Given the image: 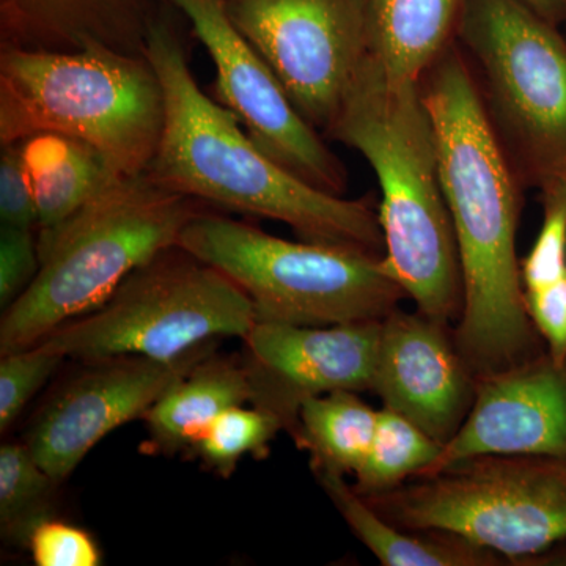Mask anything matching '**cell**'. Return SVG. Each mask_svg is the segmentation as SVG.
<instances>
[{
	"instance_id": "3957f363",
	"label": "cell",
	"mask_w": 566,
	"mask_h": 566,
	"mask_svg": "<svg viewBox=\"0 0 566 566\" xmlns=\"http://www.w3.org/2000/svg\"><path fill=\"white\" fill-rule=\"evenodd\" d=\"M327 134L378 177L387 273L419 314L449 326L460 318L463 279L420 82L392 80L371 52Z\"/></svg>"
},
{
	"instance_id": "e0dca14e",
	"label": "cell",
	"mask_w": 566,
	"mask_h": 566,
	"mask_svg": "<svg viewBox=\"0 0 566 566\" xmlns=\"http://www.w3.org/2000/svg\"><path fill=\"white\" fill-rule=\"evenodd\" d=\"M356 538L385 566H501L506 558L453 534L441 531H406L395 526L368 504L345 475L315 472Z\"/></svg>"
},
{
	"instance_id": "8992f818",
	"label": "cell",
	"mask_w": 566,
	"mask_h": 566,
	"mask_svg": "<svg viewBox=\"0 0 566 566\" xmlns=\"http://www.w3.org/2000/svg\"><path fill=\"white\" fill-rule=\"evenodd\" d=\"M178 248L232 279L256 322L333 326L382 322L406 296L382 256L342 245L282 240L249 223L199 214Z\"/></svg>"
},
{
	"instance_id": "7a4b0ae2",
	"label": "cell",
	"mask_w": 566,
	"mask_h": 566,
	"mask_svg": "<svg viewBox=\"0 0 566 566\" xmlns=\"http://www.w3.org/2000/svg\"><path fill=\"white\" fill-rule=\"evenodd\" d=\"M145 57L161 81L166 104L148 177L193 200L286 223L308 243L385 256L378 212L364 200L316 188L263 151L241 132L232 111L205 95L180 41L163 22H153Z\"/></svg>"
},
{
	"instance_id": "f546056e",
	"label": "cell",
	"mask_w": 566,
	"mask_h": 566,
	"mask_svg": "<svg viewBox=\"0 0 566 566\" xmlns=\"http://www.w3.org/2000/svg\"><path fill=\"white\" fill-rule=\"evenodd\" d=\"M527 314L546 352L557 363L566 360V274L549 285L528 290Z\"/></svg>"
},
{
	"instance_id": "83f0119b",
	"label": "cell",
	"mask_w": 566,
	"mask_h": 566,
	"mask_svg": "<svg viewBox=\"0 0 566 566\" xmlns=\"http://www.w3.org/2000/svg\"><path fill=\"white\" fill-rule=\"evenodd\" d=\"M40 270L33 229L0 227V307L9 308L29 289Z\"/></svg>"
},
{
	"instance_id": "44dd1931",
	"label": "cell",
	"mask_w": 566,
	"mask_h": 566,
	"mask_svg": "<svg viewBox=\"0 0 566 566\" xmlns=\"http://www.w3.org/2000/svg\"><path fill=\"white\" fill-rule=\"evenodd\" d=\"M378 411L357 392L338 390L301 406L294 441L311 455L312 471L356 474L374 441Z\"/></svg>"
},
{
	"instance_id": "2e32d148",
	"label": "cell",
	"mask_w": 566,
	"mask_h": 566,
	"mask_svg": "<svg viewBox=\"0 0 566 566\" xmlns=\"http://www.w3.org/2000/svg\"><path fill=\"white\" fill-rule=\"evenodd\" d=\"M155 18L148 0H0L2 46L145 55Z\"/></svg>"
},
{
	"instance_id": "7402d4cb",
	"label": "cell",
	"mask_w": 566,
	"mask_h": 566,
	"mask_svg": "<svg viewBox=\"0 0 566 566\" xmlns=\"http://www.w3.org/2000/svg\"><path fill=\"white\" fill-rule=\"evenodd\" d=\"M441 452L442 444L424 433L419 424L382 406L370 450L354 474V490L364 497L395 490L422 474Z\"/></svg>"
},
{
	"instance_id": "d4e9b609",
	"label": "cell",
	"mask_w": 566,
	"mask_h": 566,
	"mask_svg": "<svg viewBox=\"0 0 566 566\" xmlns=\"http://www.w3.org/2000/svg\"><path fill=\"white\" fill-rule=\"evenodd\" d=\"M65 356L48 342L0 356V431L7 433Z\"/></svg>"
},
{
	"instance_id": "8fae6325",
	"label": "cell",
	"mask_w": 566,
	"mask_h": 566,
	"mask_svg": "<svg viewBox=\"0 0 566 566\" xmlns=\"http://www.w3.org/2000/svg\"><path fill=\"white\" fill-rule=\"evenodd\" d=\"M210 52L223 106L244 123L249 136L283 167L316 188H345L344 166L286 95L285 88L227 17L222 0H172Z\"/></svg>"
},
{
	"instance_id": "9a60e30c",
	"label": "cell",
	"mask_w": 566,
	"mask_h": 566,
	"mask_svg": "<svg viewBox=\"0 0 566 566\" xmlns=\"http://www.w3.org/2000/svg\"><path fill=\"white\" fill-rule=\"evenodd\" d=\"M374 392L444 446L471 411L475 376L449 326L397 308L382 322Z\"/></svg>"
},
{
	"instance_id": "ac0fdd59",
	"label": "cell",
	"mask_w": 566,
	"mask_h": 566,
	"mask_svg": "<svg viewBox=\"0 0 566 566\" xmlns=\"http://www.w3.org/2000/svg\"><path fill=\"white\" fill-rule=\"evenodd\" d=\"M251 403L244 365L205 356L178 378L144 417L156 452L191 450L216 417Z\"/></svg>"
},
{
	"instance_id": "d6986e66",
	"label": "cell",
	"mask_w": 566,
	"mask_h": 566,
	"mask_svg": "<svg viewBox=\"0 0 566 566\" xmlns=\"http://www.w3.org/2000/svg\"><path fill=\"white\" fill-rule=\"evenodd\" d=\"M371 52L392 80L420 82L453 43L464 0H367Z\"/></svg>"
},
{
	"instance_id": "5b68a950",
	"label": "cell",
	"mask_w": 566,
	"mask_h": 566,
	"mask_svg": "<svg viewBox=\"0 0 566 566\" xmlns=\"http://www.w3.org/2000/svg\"><path fill=\"white\" fill-rule=\"evenodd\" d=\"M161 81L145 55L107 48L0 52V142L61 134L92 145L115 174H147L161 142Z\"/></svg>"
},
{
	"instance_id": "9c48e42d",
	"label": "cell",
	"mask_w": 566,
	"mask_h": 566,
	"mask_svg": "<svg viewBox=\"0 0 566 566\" xmlns=\"http://www.w3.org/2000/svg\"><path fill=\"white\" fill-rule=\"evenodd\" d=\"M255 323L251 297L232 279L177 245L44 342L88 363L122 356L174 363L216 338H244Z\"/></svg>"
},
{
	"instance_id": "30bf717a",
	"label": "cell",
	"mask_w": 566,
	"mask_h": 566,
	"mask_svg": "<svg viewBox=\"0 0 566 566\" xmlns=\"http://www.w3.org/2000/svg\"><path fill=\"white\" fill-rule=\"evenodd\" d=\"M316 132L329 133L371 55L367 0H222Z\"/></svg>"
},
{
	"instance_id": "7c38bea8",
	"label": "cell",
	"mask_w": 566,
	"mask_h": 566,
	"mask_svg": "<svg viewBox=\"0 0 566 566\" xmlns=\"http://www.w3.org/2000/svg\"><path fill=\"white\" fill-rule=\"evenodd\" d=\"M382 322L333 326L256 322L243 338L251 403L279 417L283 430L293 436L308 398L374 390Z\"/></svg>"
},
{
	"instance_id": "6da1fadb",
	"label": "cell",
	"mask_w": 566,
	"mask_h": 566,
	"mask_svg": "<svg viewBox=\"0 0 566 566\" xmlns=\"http://www.w3.org/2000/svg\"><path fill=\"white\" fill-rule=\"evenodd\" d=\"M463 279L453 338L476 376L545 352L527 314L516 255L523 210L517 177L488 115L474 71L450 44L420 77Z\"/></svg>"
},
{
	"instance_id": "4dcf8cb0",
	"label": "cell",
	"mask_w": 566,
	"mask_h": 566,
	"mask_svg": "<svg viewBox=\"0 0 566 566\" xmlns=\"http://www.w3.org/2000/svg\"><path fill=\"white\" fill-rule=\"evenodd\" d=\"M543 20L560 28L566 24V0H521Z\"/></svg>"
},
{
	"instance_id": "52a82bcc",
	"label": "cell",
	"mask_w": 566,
	"mask_h": 566,
	"mask_svg": "<svg viewBox=\"0 0 566 566\" xmlns=\"http://www.w3.org/2000/svg\"><path fill=\"white\" fill-rule=\"evenodd\" d=\"M365 499L395 526L463 536L510 565L566 542V458H471Z\"/></svg>"
},
{
	"instance_id": "5bb4252c",
	"label": "cell",
	"mask_w": 566,
	"mask_h": 566,
	"mask_svg": "<svg viewBox=\"0 0 566 566\" xmlns=\"http://www.w3.org/2000/svg\"><path fill=\"white\" fill-rule=\"evenodd\" d=\"M486 455L566 458V360L557 363L545 349L476 376L474 403L460 430L417 476Z\"/></svg>"
},
{
	"instance_id": "cb8c5ba5",
	"label": "cell",
	"mask_w": 566,
	"mask_h": 566,
	"mask_svg": "<svg viewBox=\"0 0 566 566\" xmlns=\"http://www.w3.org/2000/svg\"><path fill=\"white\" fill-rule=\"evenodd\" d=\"M281 430L279 417L238 405L216 417L191 450L218 474L229 476L245 455H259Z\"/></svg>"
},
{
	"instance_id": "603a6c76",
	"label": "cell",
	"mask_w": 566,
	"mask_h": 566,
	"mask_svg": "<svg viewBox=\"0 0 566 566\" xmlns=\"http://www.w3.org/2000/svg\"><path fill=\"white\" fill-rule=\"evenodd\" d=\"M54 479L25 444L0 449V532L11 545L29 547L33 531L54 513Z\"/></svg>"
},
{
	"instance_id": "1f68e13d",
	"label": "cell",
	"mask_w": 566,
	"mask_h": 566,
	"mask_svg": "<svg viewBox=\"0 0 566 566\" xmlns=\"http://www.w3.org/2000/svg\"><path fill=\"white\" fill-rule=\"evenodd\" d=\"M551 565H566V542L560 543L547 553Z\"/></svg>"
},
{
	"instance_id": "4fadbf2b",
	"label": "cell",
	"mask_w": 566,
	"mask_h": 566,
	"mask_svg": "<svg viewBox=\"0 0 566 566\" xmlns=\"http://www.w3.org/2000/svg\"><path fill=\"white\" fill-rule=\"evenodd\" d=\"M205 356L208 348L174 363L139 356L95 360L41 409L24 444L62 485L107 434L144 419L163 394Z\"/></svg>"
},
{
	"instance_id": "484cf974",
	"label": "cell",
	"mask_w": 566,
	"mask_h": 566,
	"mask_svg": "<svg viewBox=\"0 0 566 566\" xmlns=\"http://www.w3.org/2000/svg\"><path fill=\"white\" fill-rule=\"evenodd\" d=\"M539 191L543 223L534 248L521 262L524 292L549 285L566 274V182H551Z\"/></svg>"
},
{
	"instance_id": "f1b7e54d",
	"label": "cell",
	"mask_w": 566,
	"mask_h": 566,
	"mask_svg": "<svg viewBox=\"0 0 566 566\" xmlns=\"http://www.w3.org/2000/svg\"><path fill=\"white\" fill-rule=\"evenodd\" d=\"M0 221L2 226L39 229L35 196L22 161L20 144L2 145L0 156Z\"/></svg>"
},
{
	"instance_id": "4316f807",
	"label": "cell",
	"mask_w": 566,
	"mask_h": 566,
	"mask_svg": "<svg viewBox=\"0 0 566 566\" xmlns=\"http://www.w3.org/2000/svg\"><path fill=\"white\" fill-rule=\"evenodd\" d=\"M33 562L39 566H98L102 553L91 534L63 521H44L29 542Z\"/></svg>"
},
{
	"instance_id": "ba28073f",
	"label": "cell",
	"mask_w": 566,
	"mask_h": 566,
	"mask_svg": "<svg viewBox=\"0 0 566 566\" xmlns=\"http://www.w3.org/2000/svg\"><path fill=\"white\" fill-rule=\"evenodd\" d=\"M521 0H464L457 36L524 186L566 182V39Z\"/></svg>"
},
{
	"instance_id": "ffe728a7",
	"label": "cell",
	"mask_w": 566,
	"mask_h": 566,
	"mask_svg": "<svg viewBox=\"0 0 566 566\" xmlns=\"http://www.w3.org/2000/svg\"><path fill=\"white\" fill-rule=\"evenodd\" d=\"M20 150L35 196L40 232L61 226L114 178L123 177L92 145L61 134H36L20 142Z\"/></svg>"
},
{
	"instance_id": "277c9868",
	"label": "cell",
	"mask_w": 566,
	"mask_h": 566,
	"mask_svg": "<svg viewBox=\"0 0 566 566\" xmlns=\"http://www.w3.org/2000/svg\"><path fill=\"white\" fill-rule=\"evenodd\" d=\"M196 214L191 197L147 174L114 178L61 226L40 232V270L2 312L0 356L98 307L134 271L177 248Z\"/></svg>"
}]
</instances>
